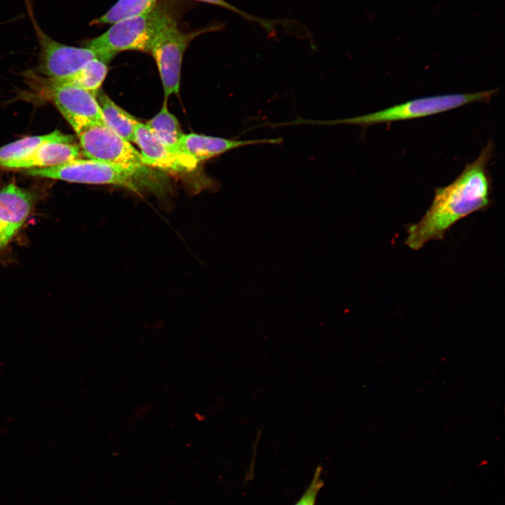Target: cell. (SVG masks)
Listing matches in <instances>:
<instances>
[{
  "label": "cell",
  "instance_id": "277c9868",
  "mask_svg": "<svg viewBox=\"0 0 505 505\" xmlns=\"http://www.w3.org/2000/svg\"><path fill=\"white\" fill-rule=\"evenodd\" d=\"M174 21L163 5H156L149 12L112 24L85 46L114 56L125 50L149 53L156 37Z\"/></svg>",
  "mask_w": 505,
  "mask_h": 505
},
{
  "label": "cell",
  "instance_id": "7a4b0ae2",
  "mask_svg": "<svg viewBox=\"0 0 505 505\" xmlns=\"http://www.w3.org/2000/svg\"><path fill=\"white\" fill-rule=\"evenodd\" d=\"M497 89L472 93H454L419 97L372 113L337 120L312 121L298 118L297 124L333 126L349 124L368 126L407 121L440 114L473 102H487Z\"/></svg>",
  "mask_w": 505,
  "mask_h": 505
},
{
  "label": "cell",
  "instance_id": "7c38bea8",
  "mask_svg": "<svg viewBox=\"0 0 505 505\" xmlns=\"http://www.w3.org/2000/svg\"><path fill=\"white\" fill-rule=\"evenodd\" d=\"M80 147L74 142H49L42 144L24 157L4 165L1 169L31 170L58 166L79 159Z\"/></svg>",
  "mask_w": 505,
  "mask_h": 505
},
{
  "label": "cell",
  "instance_id": "ba28073f",
  "mask_svg": "<svg viewBox=\"0 0 505 505\" xmlns=\"http://www.w3.org/2000/svg\"><path fill=\"white\" fill-rule=\"evenodd\" d=\"M76 135L81 152L88 159L146 166L141 153L105 124L92 125Z\"/></svg>",
  "mask_w": 505,
  "mask_h": 505
},
{
  "label": "cell",
  "instance_id": "8fae6325",
  "mask_svg": "<svg viewBox=\"0 0 505 505\" xmlns=\"http://www.w3.org/2000/svg\"><path fill=\"white\" fill-rule=\"evenodd\" d=\"M281 138L237 140L196 133L183 134L180 142L182 152L198 163L229 150L256 144H278Z\"/></svg>",
  "mask_w": 505,
  "mask_h": 505
},
{
  "label": "cell",
  "instance_id": "3957f363",
  "mask_svg": "<svg viewBox=\"0 0 505 505\" xmlns=\"http://www.w3.org/2000/svg\"><path fill=\"white\" fill-rule=\"evenodd\" d=\"M147 166L121 165L92 159H76L44 168L31 169L25 174L42 178L90 184H112L133 191L147 187Z\"/></svg>",
  "mask_w": 505,
  "mask_h": 505
},
{
  "label": "cell",
  "instance_id": "52a82bcc",
  "mask_svg": "<svg viewBox=\"0 0 505 505\" xmlns=\"http://www.w3.org/2000/svg\"><path fill=\"white\" fill-rule=\"evenodd\" d=\"M39 44V70L45 77L58 78L71 74L88 62L98 58L106 63L114 57L90 48L61 43L44 33L33 21Z\"/></svg>",
  "mask_w": 505,
  "mask_h": 505
},
{
  "label": "cell",
  "instance_id": "8992f818",
  "mask_svg": "<svg viewBox=\"0 0 505 505\" xmlns=\"http://www.w3.org/2000/svg\"><path fill=\"white\" fill-rule=\"evenodd\" d=\"M218 28V26H213L206 29L185 33L179 29L174 21L156 37L149 53L157 65L165 100L179 93L182 58L191 41L204 32Z\"/></svg>",
  "mask_w": 505,
  "mask_h": 505
},
{
  "label": "cell",
  "instance_id": "5b68a950",
  "mask_svg": "<svg viewBox=\"0 0 505 505\" xmlns=\"http://www.w3.org/2000/svg\"><path fill=\"white\" fill-rule=\"evenodd\" d=\"M32 86L58 109L76 134L97 123L105 124L96 97L75 86L57 85L45 76L33 78Z\"/></svg>",
  "mask_w": 505,
  "mask_h": 505
},
{
  "label": "cell",
  "instance_id": "9c48e42d",
  "mask_svg": "<svg viewBox=\"0 0 505 505\" xmlns=\"http://www.w3.org/2000/svg\"><path fill=\"white\" fill-rule=\"evenodd\" d=\"M140 148L147 167L171 173H189L198 163L184 152L175 151L162 142L145 125L140 122L135 128L134 142Z\"/></svg>",
  "mask_w": 505,
  "mask_h": 505
},
{
  "label": "cell",
  "instance_id": "4fadbf2b",
  "mask_svg": "<svg viewBox=\"0 0 505 505\" xmlns=\"http://www.w3.org/2000/svg\"><path fill=\"white\" fill-rule=\"evenodd\" d=\"M107 72V63L95 58L71 74L58 78H46L57 85L75 86L84 89L96 97Z\"/></svg>",
  "mask_w": 505,
  "mask_h": 505
},
{
  "label": "cell",
  "instance_id": "6da1fadb",
  "mask_svg": "<svg viewBox=\"0 0 505 505\" xmlns=\"http://www.w3.org/2000/svg\"><path fill=\"white\" fill-rule=\"evenodd\" d=\"M493 150V144L489 142L453 182L435 189L433 201L425 214L417 223L407 226L406 245L418 250L431 241L443 240L457 222L491 207L492 185L488 163Z\"/></svg>",
  "mask_w": 505,
  "mask_h": 505
},
{
  "label": "cell",
  "instance_id": "e0dca14e",
  "mask_svg": "<svg viewBox=\"0 0 505 505\" xmlns=\"http://www.w3.org/2000/svg\"><path fill=\"white\" fill-rule=\"evenodd\" d=\"M156 5V0H118L94 23L112 25L149 12Z\"/></svg>",
  "mask_w": 505,
  "mask_h": 505
},
{
  "label": "cell",
  "instance_id": "5bb4252c",
  "mask_svg": "<svg viewBox=\"0 0 505 505\" xmlns=\"http://www.w3.org/2000/svg\"><path fill=\"white\" fill-rule=\"evenodd\" d=\"M96 99L100 107L105 124L126 140L133 142L135 128L140 121L118 106L103 91L99 90Z\"/></svg>",
  "mask_w": 505,
  "mask_h": 505
},
{
  "label": "cell",
  "instance_id": "9a60e30c",
  "mask_svg": "<svg viewBox=\"0 0 505 505\" xmlns=\"http://www.w3.org/2000/svg\"><path fill=\"white\" fill-rule=\"evenodd\" d=\"M74 137L59 130L50 133L25 137L0 147V168L4 165L18 160L38 146L49 142H74Z\"/></svg>",
  "mask_w": 505,
  "mask_h": 505
},
{
  "label": "cell",
  "instance_id": "ac0fdd59",
  "mask_svg": "<svg viewBox=\"0 0 505 505\" xmlns=\"http://www.w3.org/2000/svg\"><path fill=\"white\" fill-rule=\"evenodd\" d=\"M196 1H201V2H204V3H207V4H214V5L221 6L222 8L231 10L233 12L241 15L243 18H244L247 20L253 21V22H255L260 24L269 34L274 32L275 26L277 24V22H276V21L264 20V19L259 18L257 17H254L251 15H249V14L242 11L241 10L237 8L234 6L230 4L225 0H196Z\"/></svg>",
  "mask_w": 505,
  "mask_h": 505
},
{
  "label": "cell",
  "instance_id": "30bf717a",
  "mask_svg": "<svg viewBox=\"0 0 505 505\" xmlns=\"http://www.w3.org/2000/svg\"><path fill=\"white\" fill-rule=\"evenodd\" d=\"M33 195L14 183L0 189V250L6 246L28 217Z\"/></svg>",
  "mask_w": 505,
  "mask_h": 505
},
{
  "label": "cell",
  "instance_id": "d6986e66",
  "mask_svg": "<svg viewBox=\"0 0 505 505\" xmlns=\"http://www.w3.org/2000/svg\"><path fill=\"white\" fill-rule=\"evenodd\" d=\"M321 473L322 467L319 466L316 468L309 485L295 505H315L317 494L323 486Z\"/></svg>",
  "mask_w": 505,
  "mask_h": 505
},
{
  "label": "cell",
  "instance_id": "2e32d148",
  "mask_svg": "<svg viewBox=\"0 0 505 505\" xmlns=\"http://www.w3.org/2000/svg\"><path fill=\"white\" fill-rule=\"evenodd\" d=\"M145 125L166 145L175 151L184 152L180 145L184 133L176 116L169 112L167 100H164L161 110Z\"/></svg>",
  "mask_w": 505,
  "mask_h": 505
}]
</instances>
